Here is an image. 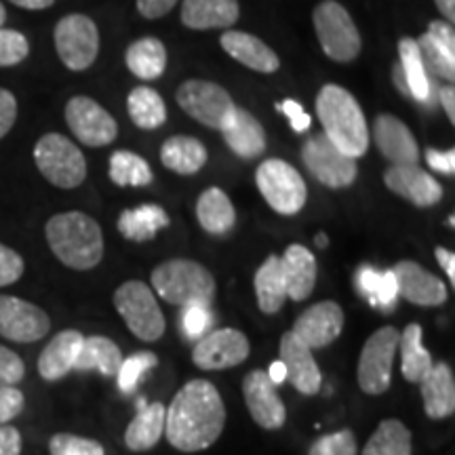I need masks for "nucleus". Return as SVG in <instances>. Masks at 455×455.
Instances as JSON below:
<instances>
[{"mask_svg":"<svg viewBox=\"0 0 455 455\" xmlns=\"http://www.w3.org/2000/svg\"><path fill=\"white\" fill-rule=\"evenodd\" d=\"M224 398L207 379L188 382L164 411V436L171 447L184 453L212 447L224 432Z\"/></svg>","mask_w":455,"mask_h":455,"instance_id":"nucleus-1","label":"nucleus"},{"mask_svg":"<svg viewBox=\"0 0 455 455\" xmlns=\"http://www.w3.org/2000/svg\"><path fill=\"white\" fill-rule=\"evenodd\" d=\"M49 249L72 270H91L104 258V232L83 212L57 213L44 226Z\"/></svg>","mask_w":455,"mask_h":455,"instance_id":"nucleus-2","label":"nucleus"},{"mask_svg":"<svg viewBox=\"0 0 455 455\" xmlns=\"http://www.w3.org/2000/svg\"><path fill=\"white\" fill-rule=\"evenodd\" d=\"M316 116L327 140L352 158L367 155L369 127L355 95L339 84H325L316 95Z\"/></svg>","mask_w":455,"mask_h":455,"instance_id":"nucleus-3","label":"nucleus"},{"mask_svg":"<svg viewBox=\"0 0 455 455\" xmlns=\"http://www.w3.org/2000/svg\"><path fill=\"white\" fill-rule=\"evenodd\" d=\"M152 287L167 304L203 306L209 308L215 299V278L212 270L195 259H167L152 270Z\"/></svg>","mask_w":455,"mask_h":455,"instance_id":"nucleus-4","label":"nucleus"},{"mask_svg":"<svg viewBox=\"0 0 455 455\" xmlns=\"http://www.w3.org/2000/svg\"><path fill=\"white\" fill-rule=\"evenodd\" d=\"M34 163L43 178L61 190H72L87 180V158L61 133H47L36 141Z\"/></svg>","mask_w":455,"mask_h":455,"instance_id":"nucleus-5","label":"nucleus"},{"mask_svg":"<svg viewBox=\"0 0 455 455\" xmlns=\"http://www.w3.org/2000/svg\"><path fill=\"white\" fill-rule=\"evenodd\" d=\"M312 21L323 53L329 60L338 64H350L356 60L363 47L361 34L344 4L338 0H323L312 13Z\"/></svg>","mask_w":455,"mask_h":455,"instance_id":"nucleus-6","label":"nucleus"},{"mask_svg":"<svg viewBox=\"0 0 455 455\" xmlns=\"http://www.w3.org/2000/svg\"><path fill=\"white\" fill-rule=\"evenodd\" d=\"M114 308L138 339L156 341L164 335L167 323L156 295L141 281H127L114 291Z\"/></svg>","mask_w":455,"mask_h":455,"instance_id":"nucleus-7","label":"nucleus"},{"mask_svg":"<svg viewBox=\"0 0 455 455\" xmlns=\"http://www.w3.org/2000/svg\"><path fill=\"white\" fill-rule=\"evenodd\" d=\"M255 184L264 201L281 215H295L308 201V188L293 164L281 158H268L255 171Z\"/></svg>","mask_w":455,"mask_h":455,"instance_id":"nucleus-8","label":"nucleus"},{"mask_svg":"<svg viewBox=\"0 0 455 455\" xmlns=\"http://www.w3.org/2000/svg\"><path fill=\"white\" fill-rule=\"evenodd\" d=\"M396 327L386 325L369 335L358 356L356 379L358 388L369 396H379L390 388L392 365L398 350Z\"/></svg>","mask_w":455,"mask_h":455,"instance_id":"nucleus-9","label":"nucleus"},{"mask_svg":"<svg viewBox=\"0 0 455 455\" xmlns=\"http://www.w3.org/2000/svg\"><path fill=\"white\" fill-rule=\"evenodd\" d=\"M55 49L61 64L72 72H83L95 64L100 53V30L89 15L70 13L57 21Z\"/></svg>","mask_w":455,"mask_h":455,"instance_id":"nucleus-10","label":"nucleus"},{"mask_svg":"<svg viewBox=\"0 0 455 455\" xmlns=\"http://www.w3.org/2000/svg\"><path fill=\"white\" fill-rule=\"evenodd\" d=\"M175 100L188 116L215 131H224L236 110V104L224 87L212 81H198V78L181 83Z\"/></svg>","mask_w":455,"mask_h":455,"instance_id":"nucleus-11","label":"nucleus"},{"mask_svg":"<svg viewBox=\"0 0 455 455\" xmlns=\"http://www.w3.org/2000/svg\"><path fill=\"white\" fill-rule=\"evenodd\" d=\"M301 161L306 169L310 171L312 178L318 184L333 188H348L358 178L356 158H352L344 152L338 150L331 141L327 140L325 133H316L301 146Z\"/></svg>","mask_w":455,"mask_h":455,"instance_id":"nucleus-12","label":"nucleus"},{"mask_svg":"<svg viewBox=\"0 0 455 455\" xmlns=\"http://www.w3.org/2000/svg\"><path fill=\"white\" fill-rule=\"evenodd\" d=\"M66 123L76 140L89 148L110 146L118 135V124L114 116L87 95H76L68 101Z\"/></svg>","mask_w":455,"mask_h":455,"instance_id":"nucleus-13","label":"nucleus"},{"mask_svg":"<svg viewBox=\"0 0 455 455\" xmlns=\"http://www.w3.org/2000/svg\"><path fill=\"white\" fill-rule=\"evenodd\" d=\"M251 346L247 335L238 329H218L203 335L192 350V363L203 371H224L241 365L249 358Z\"/></svg>","mask_w":455,"mask_h":455,"instance_id":"nucleus-14","label":"nucleus"},{"mask_svg":"<svg viewBox=\"0 0 455 455\" xmlns=\"http://www.w3.org/2000/svg\"><path fill=\"white\" fill-rule=\"evenodd\" d=\"M51 331V318L32 301L0 295V335L17 344H32Z\"/></svg>","mask_w":455,"mask_h":455,"instance_id":"nucleus-15","label":"nucleus"},{"mask_svg":"<svg viewBox=\"0 0 455 455\" xmlns=\"http://www.w3.org/2000/svg\"><path fill=\"white\" fill-rule=\"evenodd\" d=\"M278 386L261 369H253L243 379L244 405L251 413L253 422L264 430H278L287 419V409L278 396Z\"/></svg>","mask_w":455,"mask_h":455,"instance_id":"nucleus-16","label":"nucleus"},{"mask_svg":"<svg viewBox=\"0 0 455 455\" xmlns=\"http://www.w3.org/2000/svg\"><path fill=\"white\" fill-rule=\"evenodd\" d=\"M344 310L338 301H318V304L301 312L291 331L310 350L327 348L344 331Z\"/></svg>","mask_w":455,"mask_h":455,"instance_id":"nucleus-17","label":"nucleus"},{"mask_svg":"<svg viewBox=\"0 0 455 455\" xmlns=\"http://www.w3.org/2000/svg\"><path fill=\"white\" fill-rule=\"evenodd\" d=\"M278 361L287 371V382L301 395L312 396L321 390L323 375L318 369L315 355L304 341L298 339L293 331L283 333L281 346H278Z\"/></svg>","mask_w":455,"mask_h":455,"instance_id":"nucleus-18","label":"nucleus"},{"mask_svg":"<svg viewBox=\"0 0 455 455\" xmlns=\"http://www.w3.org/2000/svg\"><path fill=\"white\" fill-rule=\"evenodd\" d=\"M390 270L396 278L398 295L411 304L432 308V306H443L447 301V284L430 270H426L424 266H419L418 261L403 259Z\"/></svg>","mask_w":455,"mask_h":455,"instance_id":"nucleus-19","label":"nucleus"},{"mask_svg":"<svg viewBox=\"0 0 455 455\" xmlns=\"http://www.w3.org/2000/svg\"><path fill=\"white\" fill-rule=\"evenodd\" d=\"M384 184L396 196L405 198L415 207H435L443 201V186L428 171L415 167H392L384 173Z\"/></svg>","mask_w":455,"mask_h":455,"instance_id":"nucleus-20","label":"nucleus"},{"mask_svg":"<svg viewBox=\"0 0 455 455\" xmlns=\"http://www.w3.org/2000/svg\"><path fill=\"white\" fill-rule=\"evenodd\" d=\"M373 140L379 152L396 167H415L419 163V148L413 133L392 114H378L373 123Z\"/></svg>","mask_w":455,"mask_h":455,"instance_id":"nucleus-21","label":"nucleus"},{"mask_svg":"<svg viewBox=\"0 0 455 455\" xmlns=\"http://www.w3.org/2000/svg\"><path fill=\"white\" fill-rule=\"evenodd\" d=\"M221 49L226 51L238 64L247 66L249 70L261 74H275L281 68V60L261 38L249 32L228 30L220 38Z\"/></svg>","mask_w":455,"mask_h":455,"instance_id":"nucleus-22","label":"nucleus"},{"mask_svg":"<svg viewBox=\"0 0 455 455\" xmlns=\"http://www.w3.org/2000/svg\"><path fill=\"white\" fill-rule=\"evenodd\" d=\"M241 17L238 0H184L181 24L190 30H228Z\"/></svg>","mask_w":455,"mask_h":455,"instance_id":"nucleus-23","label":"nucleus"},{"mask_svg":"<svg viewBox=\"0 0 455 455\" xmlns=\"http://www.w3.org/2000/svg\"><path fill=\"white\" fill-rule=\"evenodd\" d=\"M84 335L76 329H64L55 335L53 339L44 346L41 356H38V373L47 382H57L74 371L78 352H81Z\"/></svg>","mask_w":455,"mask_h":455,"instance_id":"nucleus-24","label":"nucleus"},{"mask_svg":"<svg viewBox=\"0 0 455 455\" xmlns=\"http://www.w3.org/2000/svg\"><path fill=\"white\" fill-rule=\"evenodd\" d=\"M281 266L287 298L293 301L308 299L316 284L315 253L304 244H289L281 255Z\"/></svg>","mask_w":455,"mask_h":455,"instance_id":"nucleus-25","label":"nucleus"},{"mask_svg":"<svg viewBox=\"0 0 455 455\" xmlns=\"http://www.w3.org/2000/svg\"><path fill=\"white\" fill-rule=\"evenodd\" d=\"M424 413L430 419H447L455 413V379L445 363H435L430 371L419 379Z\"/></svg>","mask_w":455,"mask_h":455,"instance_id":"nucleus-26","label":"nucleus"},{"mask_svg":"<svg viewBox=\"0 0 455 455\" xmlns=\"http://www.w3.org/2000/svg\"><path fill=\"white\" fill-rule=\"evenodd\" d=\"M164 411H167V407L163 403H150L148 405L146 398H140L138 415L124 430V445H127V449L133 453H141L156 447L164 435Z\"/></svg>","mask_w":455,"mask_h":455,"instance_id":"nucleus-27","label":"nucleus"},{"mask_svg":"<svg viewBox=\"0 0 455 455\" xmlns=\"http://www.w3.org/2000/svg\"><path fill=\"white\" fill-rule=\"evenodd\" d=\"M224 141L241 158H258L261 152L266 150V133L258 118L251 112L236 108L235 116L230 118V123L226 124L224 131Z\"/></svg>","mask_w":455,"mask_h":455,"instance_id":"nucleus-28","label":"nucleus"},{"mask_svg":"<svg viewBox=\"0 0 455 455\" xmlns=\"http://www.w3.org/2000/svg\"><path fill=\"white\" fill-rule=\"evenodd\" d=\"M196 218L204 232L224 236L236 224L235 204L221 188H207L196 203Z\"/></svg>","mask_w":455,"mask_h":455,"instance_id":"nucleus-29","label":"nucleus"},{"mask_svg":"<svg viewBox=\"0 0 455 455\" xmlns=\"http://www.w3.org/2000/svg\"><path fill=\"white\" fill-rule=\"evenodd\" d=\"M207 148L190 135H173L161 146L164 167L178 175H195L207 164Z\"/></svg>","mask_w":455,"mask_h":455,"instance_id":"nucleus-30","label":"nucleus"},{"mask_svg":"<svg viewBox=\"0 0 455 455\" xmlns=\"http://www.w3.org/2000/svg\"><path fill=\"white\" fill-rule=\"evenodd\" d=\"M171 224V218L161 204H141L138 209H127L118 218V232L133 243L152 241L158 232Z\"/></svg>","mask_w":455,"mask_h":455,"instance_id":"nucleus-31","label":"nucleus"},{"mask_svg":"<svg viewBox=\"0 0 455 455\" xmlns=\"http://www.w3.org/2000/svg\"><path fill=\"white\" fill-rule=\"evenodd\" d=\"M398 55H401V68L403 74H405L409 98L419 101V104H428L432 108V104H435V95H432L435 78L428 76V72H426L418 41L403 38L398 43Z\"/></svg>","mask_w":455,"mask_h":455,"instance_id":"nucleus-32","label":"nucleus"},{"mask_svg":"<svg viewBox=\"0 0 455 455\" xmlns=\"http://www.w3.org/2000/svg\"><path fill=\"white\" fill-rule=\"evenodd\" d=\"M255 298L264 315H276L287 299V287H284L283 266L278 255H268L264 264L259 266L253 278Z\"/></svg>","mask_w":455,"mask_h":455,"instance_id":"nucleus-33","label":"nucleus"},{"mask_svg":"<svg viewBox=\"0 0 455 455\" xmlns=\"http://www.w3.org/2000/svg\"><path fill=\"white\" fill-rule=\"evenodd\" d=\"M123 363V352L110 338L104 335H89L83 339L81 352H78L74 371H93L98 369L101 375L112 378L118 373Z\"/></svg>","mask_w":455,"mask_h":455,"instance_id":"nucleus-34","label":"nucleus"},{"mask_svg":"<svg viewBox=\"0 0 455 455\" xmlns=\"http://www.w3.org/2000/svg\"><path fill=\"white\" fill-rule=\"evenodd\" d=\"M398 352H401V373L409 384H419V379L435 365L428 348L422 344V327L411 323L398 335Z\"/></svg>","mask_w":455,"mask_h":455,"instance_id":"nucleus-35","label":"nucleus"},{"mask_svg":"<svg viewBox=\"0 0 455 455\" xmlns=\"http://www.w3.org/2000/svg\"><path fill=\"white\" fill-rule=\"evenodd\" d=\"M124 61H127L129 70L141 81H156L167 68V49L155 36L140 38V41L129 44Z\"/></svg>","mask_w":455,"mask_h":455,"instance_id":"nucleus-36","label":"nucleus"},{"mask_svg":"<svg viewBox=\"0 0 455 455\" xmlns=\"http://www.w3.org/2000/svg\"><path fill=\"white\" fill-rule=\"evenodd\" d=\"M127 110L135 127L144 131L161 129L167 123V108L158 91L152 87H135L127 98Z\"/></svg>","mask_w":455,"mask_h":455,"instance_id":"nucleus-37","label":"nucleus"},{"mask_svg":"<svg viewBox=\"0 0 455 455\" xmlns=\"http://www.w3.org/2000/svg\"><path fill=\"white\" fill-rule=\"evenodd\" d=\"M363 455H413V435L398 419H384L369 436Z\"/></svg>","mask_w":455,"mask_h":455,"instance_id":"nucleus-38","label":"nucleus"},{"mask_svg":"<svg viewBox=\"0 0 455 455\" xmlns=\"http://www.w3.org/2000/svg\"><path fill=\"white\" fill-rule=\"evenodd\" d=\"M110 180L116 186L127 188V186H150L155 180L150 164L146 158L129 150H116L110 156Z\"/></svg>","mask_w":455,"mask_h":455,"instance_id":"nucleus-39","label":"nucleus"},{"mask_svg":"<svg viewBox=\"0 0 455 455\" xmlns=\"http://www.w3.org/2000/svg\"><path fill=\"white\" fill-rule=\"evenodd\" d=\"M155 367H158V356L150 350L135 352V355H131L129 358H123L121 369H118L116 373L118 388H121L124 395H133V392L138 390L141 378H144L148 371H152Z\"/></svg>","mask_w":455,"mask_h":455,"instance_id":"nucleus-40","label":"nucleus"},{"mask_svg":"<svg viewBox=\"0 0 455 455\" xmlns=\"http://www.w3.org/2000/svg\"><path fill=\"white\" fill-rule=\"evenodd\" d=\"M49 451L51 455H106V449L101 443L84 439V436L68 435V432H60V435L51 436Z\"/></svg>","mask_w":455,"mask_h":455,"instance_id":"nucleus-41","label":"nucleus"},{"mask_svg":"<svg viewBox=\"0 0 455 455\" xmlns=\"http://www.w3.org/2000/svg\"><path fill=\"white\" fill-rule=\"evenodd\" d=\"M418 47H419V53H422V61H424L426 72H430L428 76L441 78V81H447V83H453L455 61L447 60V57L443 55L441 51L430 43V38L426 36V34H422V36L418 38Z\"/></svg>","mask_w":455,"mask_h":455,"instance_id":"nucleus-42","label":"nucleus"},{"mask_svg":"<svg viewBox=\"0 0 455 455\" xmlns=\"http://www.w3.org/2000/svg\"><path fill=\"white\" fill-rule=\"evenodd\" d=\"M308 455H358V443L352 430H338L312 443Z\"/></svg>","mask_w":455,"mask_h":455,"instance_id":"nucleus-43","label":"nucleus"},{"mask_svg":"<svg viewBox=\"0 0 455 455\" xmlns=\"http://www.w3.org/2000/svg\"><path fill=\"white\" fill-rule=\"evenodd\" d=\"M30 53V43L21 32L0 28V68L21 64Z\"/></svg>","mask_w":455,"mask_h":455,"instance_id":"nucleus-44","label":"nucleus"},{"mask_svg":"<svg viewBox=\"0 0 455 455\" xmlns=\"http://www.w3.org/2000/svg\"><path fill=\"white\" fill-rule=\"evenodd\" d=\"M212 323V310L203 308V306H186L181 312V329H184L186 338L190 339H201L203 335H207Z\"/></svg>","mask_w":455,"mask_h":455,"instance_id":"nucleus-45","label":"nucleus"},{"mask_svg":"<svg viewBox=\"0 0 455 455\" xmlns=\"http://www.w3.org/2000/svg\"><path fill=\"white\" fill-rule=\"evenodd\" d=\"M26 378V365L17 352L0 344V386H17Z\"/></svg>","mask_w":455,"mask_h":455,"instance_id":"nucleus-46","label":"nucleus"},{"mask_svg":"<svg viewBox=\"0 0 455 455\" xmlns=\"http://www.w3.org/2000/svg\"><path fill=\"white\" fill-rule=\"evenodd\" d=\"M24 258L15 249L0 243V287H7V284L20 281L24 276Z\"/></svg>","mask_w":455,"mask_h":455,"instance_id":"nucleus-47","label":"nucleus"},{"mask_svg":"<svg viewBox=\"0 0 455 455\" xmlns=\"http://www.w3.org/2000/svg\"><path fill=\"white\" fill-rule=\"evenodd\" d=\"M426 36L430 38V43L435 44V47L439 49L441 53L447 57V60L455 61V30H453V24H449V21H441V20L430 21Z\"/></svg>","mask_w":455,"mask_h":455,"instance_id":"nucleus-48","label":"nucleus"},{"mask_svg":"<svg viewBox=\"0 0 455 455\" xmlns=\"http://www.w3.org/2000/svg\"><path fill=\"white\" fill-rule=\"evenodd\" d=\"M26 396L15 386H0V426L15 419L24 411Z\"/></svg>","mask_w":455,"mask_h":455,"instance_id":"nucleus-49","label":"nucleus"},{"mask_svg":"<svg viewBox=\"0 0 455 455\" xmlns=\"http://www.w3.org/2000/svg\"><path fill=\"white\" fill-rule=\"evenodd\" d=\"M276 108L284 114V116L289 118V124H291V129L295 131V133H306V131L310 129L312 118L308 116V112L304 110V106H301L299 101L284 100L283 104L276 106Z\"/></svg>","mask_w":455,"mask_h":455,"instance_id":"nucleus-50","label":"nucleus"},{"mask_svg":"<svg viewBox=\"0 0 455 455\" xmlns=\"http://www.w3.org/2000/svg\"><path fill=\"white\" fill-rule=\"evenodd\" d=\"M382 275L384 272L373 270L371 266H361V270H358L356 275L358 289H361V293L371 301V306L375 304V298H378L379 284H382Z\"/></svg>","mask_w":455,"mask_h":455,"instance_id":"nucleus-51","label":"nucleus"},{"mask_svg":"<svg viewBox=\"0 0 455 455\" xmlns=\"http://www.w3.org/2000/svg\"><path fill=\"white\" fill-rule=\"evenodd\" d=\"M17 118V100L11 91L0 87V140L13 129Z\"/></svg>","mask_w":455,"mask_h":455,"instance_id":"nucleus-52","label":"nucleus"},{"mask_svg":"<svg viewBox=\"0 0 455 455\" xmlns=\"http://www.w3.org/2000/svg\"><path fill=\"white\" fill-rule=\"evenodd\" d=\"M398 299V287H396V278L392 275V270H386L382 275V284H379L378 298H375V308H384L390 310L395 306V301Z\"/></svg>","mask_w":455,"mask_h":455,"instance_id":"nucleus-53","label":"nucleus"},{"mask_svg":"<svg viewBox=\"0 0 455 455\" xmlns=\"http://www.w3.org/2000/svg\"><path fill=\"white\" fill-rule=\"evenodd\" d=\"M426 163H428L430 169L439 171L443 175H453L455 173V152L447 150H435V148H428L426 150Z\"/></svg>","mask_w":455,"mask_h":455,"instance_id":"nucleus-54","label":"nucleus"},{"mask_svg":"<svg viewBox=\"0 0 455 455\" xmlns=\"http://www.w3.org/2000/svg\"><path fill=\"white\" fill-rule=\"evenodd\" d=\"M21 432L11 424L0 426V455H21Z\"/></svg>","mask_w":455,"mask_h":455,"instance_id":"nucleus-55","label":"nucleus"},{"mask_svg":"<svg viewBox=\"0 0 455 455\" xmlns=\"http://www.w3.org/2000/svg\"><path fill=\"white\" fill-rule=\"evenodd\" d=\"M175 4L178 0H138V11L146 20H161L175 9Z\"/></svg>","mask_w":455,"mask_h":455,"instance_id":"nucleus-56","label":"nucleus"},{"mask_svg":"<svg viewBox=\"0 0 455 455\" xmlns=\"http://www.w3.org/2000/svg\"><path fill=\"white\" fill-rule=\"evenodd\" d=\"M435 255H436V261L441 264V268L445 270L449 283L455 284V253L449 251L445 247H436Z\"/></svg>","mask_w":455,"mask_h":455,"instance_id":"nucleus-57","label":"nucleus"},{"mask_svg":"<svg viewBox=\"0 0 455 455\" xmlns=\"http://www.w3.org/2000/svg\"><path fill=\"white\" fill-rule=\"evenodd\" d=\"M439 104L443 106V110L447 112V118L449 123H455V91H453V84H445V87L439 89Z\"/></svg>","mask_w":455,"mask_h":455,"instance_id":"nucleus-58","label":"nucleus"},{"mask_svg":"<svg viewBox=\"0 0 455 455\" xmlns=\"http://www.w3.org/2000/svg\"><path fill=\"white\" fill-rule=\"evenodd\" d=\"M9 3L17 4V7L28 9V11H43L53 7L55 0H9Z\"/></svg>","mask_w":455,"mask_h":455,"instance_id":"nucleus-59","label":"nucleus"},{"mask_svg":"<svg viewBox=\"0 0 455 455\" xmlns=\"http://www.w3.org/2000/svg\"><path fill=\"white\" fill-rule=\"evenodd\" d=\"M268 378L272 379V382H275L276 386H281L283 382H287V371H284V367H283V363L281 361H275L270 365V369L268 371Z\"/></svg>","mask_w":455,"mask_h":455,"instance_id":"nucleus-60","label":"nucleus"},{"mask_svg":"<svg viewBox=\"0 0 455 455\" xmlns=\"http://www.w3.org/2000/svg\"><path fill=\"white\" fill-rule=\"evenodd\" d=\"M436 9L441 11V15L445 17V21L453 24L455 21V0H435Z\"/></svg>","mask_w":455,"mask_h":455,"instance_id":"nucleus-61","label":"nucleus"},{"mask_svg":"<svg viewBox=\"0 0 455 455\" xmlns=\"http://www.w3.org/2000/svg\"><path fill=\"white\" fill-rule=\"evenodd\" d=\"M392 78H395V84L398 87V91H401L403 95H407V98H409L407 81H405V74H403V68H401V64L392 68Z\"/></svg>","mask_w":455,"mask_h":455,"instance_id":"nucleus-62","label":"nucleus"},{"mask_svg":"<svg viewBox=\"0 0 455 455\" xmlns=\"http://www.w3.org/2000/svg\"><path fill=\"white\" fill-rule=\"evenodd\" d=\"M316 244H318V247H321V249H325V247H327V244H329V241H327V236H325V235H323V232H321V235H316Z\"/></svg>","mask_w":455,"mask_h":455,"instance_id":"nucleus-63","label":"nucleus"},{"mask_svg":"<svg viewBox=\"0 0 455 455\" xmlns=\"http://www.w3.org/2000/svg\"><path fill=\"white\" fill-rule=\"evenodd\" d=\"M4 21H7V11H4V4L0 3V28L4 26Z\"/></svg>","mask_w":455,"mask_h":455,"instance_id":"nucleus-64","label":"nucleus"}]
</instances>
